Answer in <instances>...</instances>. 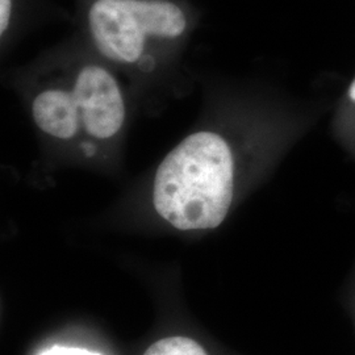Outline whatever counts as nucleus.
<instances>
[{"instance_id":"1","label":"nucleus","mask_w":355,"mask_h":355,"mask_svg":"<svg viewBox=\"0 0 355 355\" xmlns=\"http://www.w3.org/2000/svg\"><path fill=\"white\" fill-rule=\"evenodd\" d=\"M234 191V158L215 132H196L158 166L153 184L157 214L179 230L217 228Z\"/></svg>"},{"instance_id":"2","label":"nucleus","mask_w":355,"mask_h":355,"mask_svg":"<svg viewBox=\"0 0 355 355\" xmlns=\"http://www.w3.org/2000/svg\"><path fill=\"white\" fill-rule=\"evenodd\" d=\"M87 24L104 57L133 64L140 62L149 44L184 35L189 19L171 0H94Z\"/></svg>"},{"instance_id":"3","label":"nucleus","mask_w":355,"mask_h":355,"mask_svg":"<svg viewBox=\"0 0 355 355\" xmlns=\"http://www.w3.org/2000/svg\"><path fill=\"white\" fill-rule=\"evenodd\" d=\"M69 98L80 132L89 137L111 140L124 125L123 92L116 78L102 66L82 67L69 89Z\"/></svg>"},{"instance_id":"4","label":"nucleus","mask_w":355,"mask_h":355,"mask_svg":"<svg viewBox=\"0 0 355 355\" xmlns=\"http://www.w3.org/2000/svg\"><path fill=\"white\" fill-rule=\"evenodd\" d=\"M33 120L44 133L61 141L74 140L80 127L73 114L69 89H44L32 103Z\"/></svg>"},{"instance_id":"5","label":"nucleus","mask_w":355,"mask_h":355,"mask_svg":"<svg viewBox=\"0 0 355 355\" xmlns=\"http://www.w3.org/2000/svg\"><path fill=\"white\" fill-rule=\"evenodd\" d=\"M144 355H208L203 347L187 337H167L159 340L145 352Z\"/></svg>"},{"instance_id":"6","label":"nucleus","mask_w":355,"mask_h":355,"mask_svg":"<svg viewBox=\"0 0 355 355\" xmlns=\"http://www.w3.org/2000/svg\"><path fill=\"white\" fill-rule=\"evenodd\" d=\"M13 0H0V35L3 36L11 23Z\"/></svg>"},{"instance_id":"7","label":"nucleus","mask_w":355,"mask_h":355,"mask_svg":"<svg viewBox=\"0 0 355 355\" xmlns=\"http://www.w3.org/2000/svg\"><path fill=\"white\" fill-rule=\"evenodd\" d=\"M40 355H102L99 353H94L86 349H79V347H66V346H53L51 349L42 352Z\"/></svg>"},{"instance_id":"8","label":"nucleus","mask_w":355,"mask_h":355,"mask_svg":"<svg viewBox=\"0 0 355 355\" xmlns=\"http://www.w3.org/2000/svg\"><path fill=\"white\" fill-rule=\"evenodd\" d=\"M349 96L352 98V101L355 102V79L354 82L352 83V86H350V89H349Z\"/></svg>"}]
</instances>
